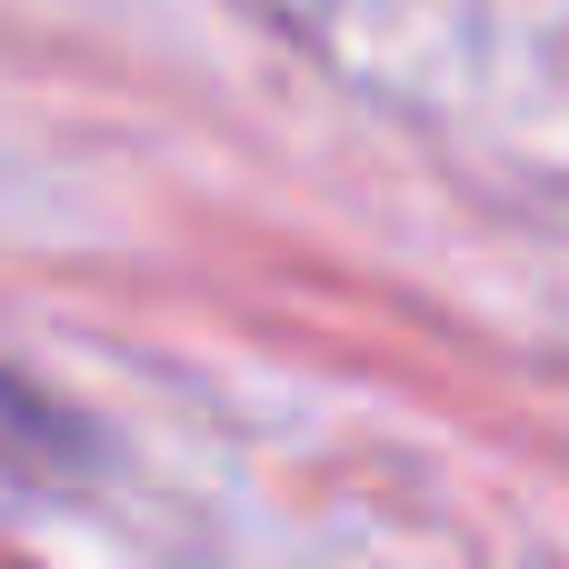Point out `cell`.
<instances>
[{"instance_id": "1", "label": "cell", "mask_w": 569, "mask_h": 569, "mask_svg": "<svg viewBox=\"0 0 569 569\" xmlns=\"http://www.w3.org/2000/svg\"><path fill=\"white\" fill-rule=\"evenodd\" d=\"M60 470H70V430H60V410L0 370V510H10V500H50Z\"/></svg>"}]
</instances>
